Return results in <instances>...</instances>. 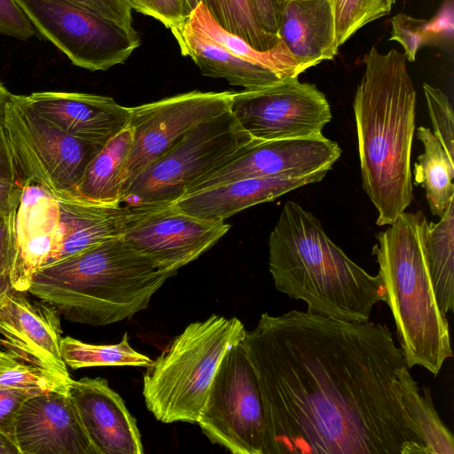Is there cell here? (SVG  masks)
Wrapping results in <instances>:
<instances>
[{
	"mask_svg": "<svg viewBox=\"0 0 454 454\" xmlns=\"http://www.w3.org/2000/svg\"><path fill=\"white\" fill-rule=\"evenodd\" d=\"M242 344L262 395V454H427L398 385L386 325L290 310L261 315Z\"/></svg>",
	"mask_w": 454,
	"mask_h": 454,
	"instance_id": "6da1fadb",
	"label": "cell"
},
{
	"mask_svg": "<svg viewBox=\"0 0 454 454\" xmlns=\"http://www.w3.org/2000/svg\"><path fill=\"white\" fill-rule=\"evenodd\" d=\"M353 107L362 185L378 212L376 224L392 223L413 200L411 149L416 90L403 53L372 46Z\"/></svg>",
	"mask_w": 454,
	"mask_h": 454,
	"instance_id": "7a4b0ae2",
	"label": "cell"
},
{
	"mask_svg": "<svg viewBox=\"0 0 454 454\" xmlns=\"http://www.w3.org/2000/svg\"><path fill=\"white\" fill-rule=\"evenodd\" d=\"M269 270L277 291L327 317L368 321L374 305L387 301L381 277L352 261L318 219L293 200L270 234Z\"/></svg>",
	"mask_w": 454,
	"mask_h": 454,
	"instance_id": "3957f363",
	"label": "cell"
},
{
	"mask_svg": "<svg viewBox=\"0 0 454 454\" xmlns=\"http://www.w3.org/2000/svg\"><path fill=\"white\" fill-rule=\"evenodd\" d=\"M174 275L160 270L121 236L43 266L27 293L70 322L104 326L146 309Z\"/></svg>",
	"mask_w": 454,
	"mask_h": 454,
	"instance_id": "277c9868",
	"label": "cell"
},
{
	"mask_svg": "<svg viewBox=\"0 0 454 454\" xmlns=\"http://www.w3.org/2000/svg\"><path fill=\"white\" fill-rule=\"evenodd\" d=\"M427 224L421 211H404L377 235L372 254L408 368L419 365L436 376L453 353L448 317L437 304L427 269Z\"/></svg>",
	"mask_w": 454,
	"mask_h": 454,
	"instance_id": "5b68a950",
	"label": "cell"
},
{
	"mask_svg": "<svg viewBox=\"0 0 454 454\" xmlns=\"http://www.w3.org/2000/svg\"><path fill=\"white\" fill-rule=\"evenodd\" d=\"M246 333L239 318L215 314L188 325L147 367L148 411L163 423H197L223 357Z\"/></svg>",
	"mask_w": 454,
	"mask_h": 454,
	"instance_id": "8992f818",
	"label": "cell"
},
{
	"mask_svg": "<svg viewBox=\"0 0 454 454\" xmlns=\"http://www.w3.org/2000/svg\"><path fill=\"white\" fill-rule=\"evenodd\" d=\"M254 140L231 110L202 121L134 179L122 202L141 206L174 203Z\"/></svg>",
	"mask_w": 454,
	"mask_h": 454,
	"instance_id": "52a82bcc",
	"label": "cell"
},
{
	"mask_svg": "<svg viewBox=\"0 0 454 454\" xmlns=\"http://www.w3.org/2000/svg\"><path fill=\"white\" fill-rule=\"evenodd\" d=\"M17 183L37 184L55 196L73 192L103 146L73 137L35 113L24 96L12 95L1 126Z\"/></svg>",
	"mask_w": 454,
	"mask_h": 454,
	"instance_id": "ba28073f",
	"label": "cell"
},
{
	"mask_svg": "<svg viewBox=\"0 0 454 454\" xmlns=\"http://www.w3.org/2000/svg\"><path fill=\"white\" fill-rule=\"evenodd\" d=\"M197 423L212 443L233 454H262L263 400L242 340L223 357Z\"/></svg>",
	"mask_w": 454,
	"mask_h": 454,
	"instance_id": "9c48e42d",
	"label": "cell"
},
{
	"mask_svg": "<svg viewBox=\"0 0 454 454\" xmlns=\"http://www.w3.org/2000/svg\"><path fill=\"white\" fill-rule=\"evenodd\" d=\"M31 23L77 67L106 71L140 45L136 31L70 0H16Z\"/></svg>",
	"mask_w": 454,
	"mask_h": 454,
	"instance_id": "30bf717a",
	"label": "cell"
},
{
	"mask_svg": "<svg viewBox=\"0 0 454 454\" xmlns=\"http://www.w3.org/2000/svg\"><path fill=\"white\" fill-rule=\"evenodd\" d=\"M230 110L254 139H294L323 135L332 119L325 95L298 77L233 92Z\"/></svg>",
	"mask_w": 454,
	"mask_h": 454,
	"instance_id": "8fae6325",
	"label": "cell"
},
{
	"mask_svg": "<svg viewBox=\"0 0 454 454\" xmlns=\"http://www.w3.org/2000/svg\"><path fill=\"white\" fill-rule=\"evenodd\" d=\"M233 92L193 90L129 107L132 145L124 175V194L134 179L187 131L229 111Z\"/></svg>",
	"mask_w": 454,
	"mask_h": 454,
	"instance_id": "7c38bea8",
	"label": "cell"
},
{
	"mask_svg": "<svg viewBox=\"0 0 454 454\" xmlns=\"http://www.w3.org/2000/svg\"><path fill=\"white\" fill-rule=\"evenodd\" d=\"M230 228L224 221L191 215L174 203L144 205L122 237L160 270L176 273L215 245Z\"/></svg>",
	"mask_w": 454,
	"mask_h": 454,
	"instance_id": "4fadbf2b",
	"label": "cell"
},
{
	"mask_svg": "<svg viewBox=\"0 0 454 454\" xmlns=\"http://www.w3.org/2000/svg\"><path fill=\"white\" fill-rule=\"evenodd\" d=\"M340 154L339 145L323 135L294 139H254L233 159L199 181L187 193L244 178L327 173Z\"/></svg>",
	"mask_w": 454,
	"mask_h": 454,
	"instance_id": "5bb4252c",
	"label": "cell"
},
{
	"mask_svg": "<svg viewBox=\"0 0 454 454\" xmlns=\"http://www.w3.org/2000/svg\"><path fill=\"white\" fill-rule=\"evenodd\" d=\"M9 212L10 280L27 292L34 275L53 261L58 247V200L41 186L23 183Z\"/></svg>",
	"mask_w": 454,
	"mask_h": 454,
	"instance_id": "9a60e30c",
	"label": "cell"
},
{
	"mask_svg": "<svg viewBox=\"0 0 454 454\" xmlns=\"http://www.w3.org/2000/svg\"><path fill=\"white\" fill-rule=\"evenodd\" d=\"M59 312L31 299L27 292L13 290L0 305V345L17 358L72 379L60 349Z\"/></svg>",
	"mask_w": 454,
	"mask_h": 454,
	"instance_id": "2e32d148",
	"label": "cell"
},
{
	"mask_svg": "<svg viewBox=\"0 0 454 454\" xmlns=\"http://www.w3.org/2000/svg\"><path fill=\"white\" fill-rule=\"evenodd\" d=\"M20 454H97L69 391L29 396L15 423Z\"/></svg>",
	"mask_w": 454,
	"mask_h": 454,
	"instance_id": "e0dca14e",
	"label": "cell"
},
{
	"mask_svg": "<svg viewBox=\"0 0 454 454\" xmlns=\"http://www.w3.org/2000/svg\"><path fill=\"white\" fill-rule=\"evenodd\" d=\"M24 99L35 113L67 135L101 146L128 126L130 116L129 107L106 96L41 91Z\"/></svg>",
	"mask_w": 454,
	"mask_h": 454,
	"instance_id": "ac0fdd59",
	"label": "cell"
},
{
	"mask_svg": "<svg viewBox=\"0 0 454 454\" xmlns=\"http://www.w3.org/2000/svg\"><path fill=\"white\" fill-rule=\"evenodd\" d=\"M72 397L97 454H143L135 418L104 378L72 380Z\"/></svg>",
	"mask_w": 454,
	"mask_h": 454,
	"instance_id": "d6986e66",
	"label": "cell"
},
{
	"mask_svg": "<svg viewBox=\"0 0 454 454\" xmlns=\"http://www.w3.org/2000/svg\"><path fill=\"white\" fill-rule=\"evenodd\" d=\"M59 207L58 247L53 262L107 239L123 235L143 206L103 204L62 192L54 196Z\"/></svg>",
	"mask_w": 454,
	"mask_h": 454,
	"instance_id": "ffe728a7",
	"label": "cell"
},
{
	"mask_svg": "<svg viewBox=\"0 0 454 454\" xmlns=\"http://www.w3.org/2000/svg\"><path fill=\"white\" fill-rule=\"evenodd\" d=\"M326 174L244 178L193 191L174 204L183 211L204 219L225 221L247 207L271 201L301 186L318 183Z\"/></svg>",
	"mask_w": 454,
	"mask_h": 454,
	"instance_id": "44dd1931",
	"label": "cell"
},
{
	"mask_svg": "<svg viewBox=\"0 0 454 454\" xmlns=\"http://www.w3.org/2000/svg\"><path fill=\"white\" fill-rule=\"evenodd\" d=\"M277 35L304 72L338 53L329 0H285Z\"/></svg>",
	"mask_w": 454,
	"mask_h": 454,
	"instance_id": "7402d4cb",
	"label": "cell"
},
{
	"mask_svg": "<svg viewBox=\"0 0 454 454\" xmlns=\"http://www.w3.org/2000/svg\"><path fill=\"white\" fill-rule=\"evenodd\" d=\"M170 31L181 53L190 57L204 76L222 78L244 90L283 80L274 71L237 57L185 21Z\"/></svg>",
	"mask_w": 454,
	"mask_h": 454,
	"instance_id": "603a6c76",
	"label": "cell"
},
{
	"mask_svg": "<svg viewBox=\"0 0 454 454\" xmlns=\"http://www.w3.org/2000/svg\"><path fill=\"white\" fill-rule=\"evenodd\" d=\"M131 145L132 132L128 124L90 160L73 193L103 204L123 203L124 175Z\"/></svg>",
	"mask_w": 454,
	"mask_h": 454,
	"instance_id": "cb8c5ba5",
	"label": "cell"
},
{
	"mask_svg": "<svg viewBox=\"0 0 454 454\" xmlns=\"http://www.w3.org/2000/svg\"><path fill=\"white\" fill-rule=\"evenodd\" d=\"M184 21L237 57L267 67L277 73L282 79L298 77L304 72L279 39L272 48L267 51L256 50L243 38L224 30L219 26L202 2L197 5Z\"/></svg>",
	"mask_w": 454,
	"mask_h": 454,
	"instance_id": "d4e9b609",
	"label": "cell"
},
{
	"mask_svg": "<svg viewBox=\"0 0 454 454\" xmlns=\"http://www.w3.org/2000/svg\"><path fill=\"white\" fill-rule=\"evenodd\" d=\"M416 135L424 151L414 164V181L424 188L432 215L440 218L454 199V159L429 128L419 127Z\"/></svg>",
	"mask_w": 454,
	"mask_h": 454,
	"instance_id": "484cf974",
	"label": "cell"
},
{
	"mask_svg": "<svg viewBox=\"0 0 454 454\" xmlns=\"http://www.w3.org/2000/svg\"><path fill=\"white\" fill-rule=\"evenodd\" d=\"M425 247L434 294L447 315L454 306V199L437 223H428Z\"/></svg>",
	"mask_w": 454,
	"mask_h": 454,
	"instance_id": "4316f807",
	"label": "cell"
},
{
	"mask_svg": "<svg viewBox=\"0 0 454 454\" xmlns=\"http://www.w3.org/2000/svg\"><path fill=\"white\" fill-rule=\"evenodd\" d=\"M398 385L403 407L427 454H453V435L439 417L429 387L423 386L421 393L408 366L399 372Z\"/></svg>",
	"mask_w": 454,
	"mask_h": 454,
	"instance_id": "83f0119b",
	"label": "cell"
},
{
	"mask_svg": "<svg viewBox=\"0 0 454 454\" xmlns=\"http://www.w3.org/2000/svg\"><path fill=\"white\" fill-rule=\"evenodd\" d=\"M60 349L67 366L81 369L95 366H143L148 367L153 360L136 351L125 333L116 344H90L67 336L61 339Z\"/></svg>",
	"mask_w": 454,
	"mask_h": 454,
	"instance_id": "f1b7e54d",
	"label": "cell"
},
{
	"mask_svg": "<svg viewBox=\"0 0 454 454\" xmlns=\"http://www.w3.org/2000/svg\"><path fill=\"white\" fill-rule=\"evenodd\" d=\"M202 4L219 26L256 50L267 51L278 42L277 35L260 24L253 0H202Z\"/></svg>",
	"mask_w": 454,
	"mask_h": 454,
	"instance_id": "f546056e",
	"label": "cell"
},
{
	"mask_svg": "<svg viewBox=\"0 0 454 454\" xmlns=\"http://www.w3.org/2000/svg\"><path fill=\"white\" fill-rule=\"evenodd\" d=\"M72 380L24 362L0 348V387L20 390L31 395L67 392Z\"/></svg>",
	"mask_w": 454,
	"mask_h": 454,
	"instance_id": "4dcf8cb0",
	"label": "cell"
},
{
	"mask_svg": "<svg viewBox=\"0 0 454 454\" xmlns=\"http://www.w3.org/2000/svg\"><path fill=\"white\" fill-rule=\"evenodd\" d=\"M396 0H329L335 30V44L343 45L365 25L387 15Z\"/></svg>",
	"mask_w": 454,
	"mask_h": 454,
	"instance_id": "1f68e13d",
	"label": "cell"
},
{
	"mask_svg": "<svg viewBox=\"0 0 454 454\" xmlns=\"http://www.w3.org/2000/svg\"><path fill=\"white\" fill-rule=\"evenodd\" d=\"M433 133L454 159V115L448 96L440 89L423 83Z\"/></svg>",
	"mask_w": 454,
	"mask_h": 454,
	"instance_id": "d6a6232c",
	"label": "cell"
},
{
	"mask_svg": "<svg viewBox=\"0 0 454 454\" xmlns=\"http://www.w3.org/2000/svg\"><path fill=\"white\" fill-rule=\"evenodd\" d=\"M427 20L408 14L398 13L391 19V41H396L404 50L406 60L413 62L419 48L430 38L427 30Z\"/></svg>",
	"mask_w": 454,
	"mask_h": 454,
	"instance_id": "836d02e7",
	"label": "cell"
},
{
	"mask_svg": "<svg viewBox=\"0 0 454 454\" xmlns=\"http://www.w3.org/2000/svg\"><path fill=\"white\" fill-rule=\"evenodd\" d=\"M132 9L152 17L172 30L186 19L181 0H127Z\"/></svg>",
	"mask_w": 454,
	"mask_h": 454,
	"instance_id": "e575fe53",
	"label": "cell"
},
{
	"mask_svg": "<svg viewBox=\"0 0 454 454\" xmlns=\"http://www.w3.org/2000/svg\"><path fill=\"white\" fill-rule=\"evenodd\" d=\"M0 33L20 40L35 34V28L16 0H0Z\"/></svg>",
	"mask_w": 454,
	"mask_h": 454,
	"instance_id": "d590c367",
	"label": "cell"
},
{
	"mask_svg": "<svg viewBox=\"0 0 454 454\" xmlns=\"http://www.w3.org/2000/svg\"><path fill=\"white\" fill-rule=\"evenodd\" d=\"M29 396L31 395L20 390L0 387V433L16 446V419L24 402Z\"/></svg>",
	"mask_w": 454,
	"mask_h": 454,
	"instance_id": "8d00e7d4",
	"label": "cell"
},
{
	"mask_svg": "<svg viewBox=\"0 0 454 454\" xmlns=\"http://www.w3.org/2000/svg\"><path fill=\"white\" fill-rule=\"evenodd\" d=\"M100 16L120 25L129 31L132 26V8L127 0H70Z\"/></svg>",
	"mask_w": 454,
	"mask_h": 454,
	"instance_id": "74e56055",
	"label": "cell"
},
{
	"mask_svg": "<svg viewBox=\"0 0 454 454\" xmlns=\"http://www.w3.org/2000/svg\"><path fill=\"white\" fill-rule=\"evenodd\" d=\"M9 212L0 216V305L13 291L10 280Z\"/></svg>",
	"mask_w": 454,
	"mask_h": 454,
	"instance_id": "f35d334b",
	"label": "cell"
},
{
	"mask_svg": "<svg viewBox=\"0 0 454 454\" xmlns=\"http://www.w3.org/2000/svg\"><path fill=\"white\" fill-rule=\"evenodd\" d=\"M427 30L430 43L452 38L453 12L452 4L443 6L442 11L433 20H427Z\"/></svg>",
	"mask_w": 454,
	"mask_h": 454,
	"instance_id": "ab89813d",
	"label": "cell"
},
{
	"mask_svg": "<svg viewBox=\"0 0 454 454\" xmlns=\"http://www.w3.org/2000/svg\"><path fill=\"white\" fill-rule=\"evenodd\" d=\"M285 0H253L257 19L262 27L277 35L278 18Z\"/></svg>",
	"mask_w": 454,
	"mask_h": 454,
	"instance_id": "60d3db41",
	"label": "cell"
},
{
	"mask_svg": "<svg viewBox=\"0 0 454 454\" xmlns=\"http://www.w3.org/2000/svg\"><path fill=\"white\" fill-rule=\"evenodd\" d=\"M20 192L21 185L0 179V216L8 214Z\"/></svg>",
	"mask_w": 454,
	"mask_h": 454,
	"instance_id": "b9f144b4",
	"label": "cell"
},
{
	"mask_svg": "<svg viewBox=\"0 0 454 454\" xmlns=\"http://www.w3.org/2000/svg\"><path fill=\"white\" fill-rule=\"evenodd\" d=\"M0 179L7 180L15 184L17 183L16 176L11 163L4 139L1 135L0 127Z\"/></svg>",
	"mask_w": 454,
	"mask_h": 454,
	"instance_id": "7bdbcfd3",
	"label": "cell"
},
{
	"mask_svg": "<svg viewBox=\"0 0 454 454\" xmlns=\"http://www.w3.org/2000/svg\"><path fill=\"white\" fill-rule=\"evenodd\" d=\"M12 93L0 82V127L3 124L7 104Z\"/></svg>",
	"mask_w": 454,
	"mask_h": 454,
	"instance_id": "ee69618b",
	"label": "cell"
},
{
	"mask_svg": "<svg viewBox=\"0 0 454 454\" xmlns=\"http://www.w3.org/2000/svg\"><path fill=\"white\" fill-rule=\"evenodd\" d=\"M0 454H20L18 447L0 433Z\"/></svg>",
	"mask_w": 454,
	"mask_h": 454,
	"instance_id": "f6af8a7d",
	"label": "cell"
},
{
	"mask_svg": "<svg viewBox=\"0 0 454 454\" xmlns=\"http://www.w3.org/2000/svg\"><path fill=\"white\" fill-rule=\"evenodd\" d=\"M186 18L202 0H181Z\"/></svg>",
	"mask_w": 454,
	"mask_h": 454,
	"instance_id": "bcb514c9",
	"label": "cell"
}]
</instances>
